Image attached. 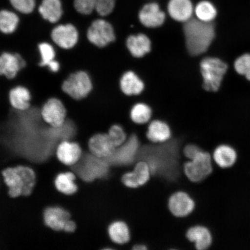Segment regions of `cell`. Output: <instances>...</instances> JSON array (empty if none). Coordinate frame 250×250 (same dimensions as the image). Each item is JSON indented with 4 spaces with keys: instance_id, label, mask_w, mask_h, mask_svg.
<instances>
[{
    "instance_id": "6da1fadb",
    "label": "cell",
    "mask_w": 250,
    "mask_h": 250,
    "mask_svg": "<svg viewBox=\"0 0 250 250\" xmlns=\"http://www.w3.org/2000/svg\"><path fill=\"white\" fill-rule=\"evenodd\" d=\"M1 174L10 198L29 196L33 192L37 183V174L30 166L18 165L8 167L3 169Z\"/></svg>"
},
{
    "instance_id": "7a4b0ae2",
    "label": "cell",
    "mask_w": 250,
    "mask_h": 250,
    "mask_svg": "<svg viewBox=\"0 0 250 250\" xmlns=\"http://www.w3.org/2000/svg\"><path fill=\"white\" fill-rule=\"evenodd\" d=\"M188 51L192 56H198L208 51L215 37L212 22H205L198 19H190L184 24Z\"/></svg>"
},
{
    "instance_id": "3957f363",
    "label": "cell",
    "mask_w": 250,
    "mask_h": 250,
    "mask_svg": "<svg viewBox=\"0 0 250 250\" xmlns=\"http://www.w3.org/2000/svg\"><path fill=\"white\" fill-rule=\"evenodd\" d=\"M111 165L106 159L93 155L89 151H83L80 161L70 167L81 182L90 184L106 179Z\"/></svg>"
},
{
    "instance_id": "277c9868",
    "label": "cell",
    "mask_w": 250,
    "mask_h": 250,
    "mask_svg": "<svg viewBox=\"0 0 250 250\" xmlns=\"http://www.w3.org/2000/svg\"><path fill=\"white\" fill-rule=\"evenodd\" d=\"M203 88L208 92H217L228 70V64L217 58L208 57L201 62Z\"/></svg>"
},
{
    "instance_id": "5b68a950",
    "label": "cell",
    "mask_w": 250,
    "mask_h": 250,
    "mask_svg": "<svg viewBox=\"0 0 250 250\" xmlns=\"http://www.w3.org/2000/svg\"><path fill=\"white\" fill-rule=\"evenodd\" d=\"M61 89L74 101H81L86 98L92 90L91 78L83 70L73 72L62 81Z\"/></svg>"
},
{
    "instance_id": "8992f818",
    "label": "cell",
    "mask_w": 250,
    "mask_h": 250,
    "mask_svg": "<svg viewBox=\"0 0 250 250\" xmlns=\"http://www.w3.org/2000/svg\"><path fill=\"white\" fill-rule=\"evenodd\" d=\"M183 168L189 180L193 183L201 182L212 173L210 155L202 150L194 158L186 162Z\"/></svg>"
},
{
    "instance_id": "52a82bcc",
    "label": "cell",
    "mask_w": 250,
    "mask_h": 250,
    "mask_svg": "<svg viewBox=\"0 0 250 250\" xmlns=\"http://www.w3.org/2000/svg\"><path fill=\"white\" fill-rule=\"evenodd\" d=\"M44 123L52 127H61L67 120V110L63 103L57 98H51L43 104L40 111Z\"/></svg>"
},
{
    "instance_id": "ba28073f",
    "label": "cell",
    "mask_w": 250,
    "mask_h": 250,
    "mask_svg": "<svg viewBox=\"0 0 250 250\" xmlns=\"http://www.w3.org/2000/svg\"><path fill=\"white\" fill-rule=\"evenodd\" d=\"M86 37L92 44L98 48H104L115 40L113 27L104 20L93 21L87 29Z\"/></svg>"
},
{
    "instance_id": "9c48e42d",
    "label": "cell",
    "mask_w": 250,
    "mask_h": 250,
    "mask_svg": "<svg viewBox=\"0 0 250 250\" xmlns=\"http://www.w3.org/2000/svg\"><path fill=\"white\" fill-rule=\"evenodd\" d=\"M138 137L132 134L123 145L115 149L111 157L106 159L111 166H126L132 164L139 151Z\"/></svg>"
},
{
    "instance_id": "30bf717a",
    "label": "cell",
    "mask_w": 250,
    "mask_h": 250,
    "mask_svg": "<svg viewBox=\"0 0 250 250\" xmlns=\"http://www.w3.org/2000/svg\"><path fill=\"white\" fill-rule=\"evenodd\" d=\"M79 37L76 27L71 23L58 25L51 32L52 42L59 48L64 50L74 48L79 42Z\"/></svg>"
},
{
    "instance_id": "8fae6325",
    "label": "cell",
    "mask_w": 250,
    "mask_h": 250,
    "mask_svg": "<svg viewBox=\"0 0 250 250\" xmlns=\"http://www.w3.org/2000/svg\"><path fill=\"white\" fill-rule=\"evenodd\" d=\"M43 222L47 227L56 232H64L71 219V212L61 206H49L43 212Z\"/></svg>"
},
{
    "instance_id": "7c38bea8",
    "label": "cell",
    "mask_w": 250,
    "mask_h": 250,
    "mask_svg": "<svg viewBox=\"0 0 250 250\" xmlns=\"http://www.w3.org/2000/svg\"><path fill=\"white\" fill-rule=\"evenodd\" d=\"M83 154L82 146L73 140L62 141L56 149V156L58 161L70 168L80 161Z\"/></svg>"
},
{
    "instance_id": "4fadbf2b",
    "label": "cell",
    "mask_w": 250,
    "mask_h": 250,
    "mask_svg": "<svg viewBox=\"0 0 250 250\" xmlns=\"http://www.w3.org/2000/svg\"><path fill=\"white\" fill-rule=\"evenodd\" d=\"M26 66V61L18 53L4 52L0 55V76L13 80Z\"/></svg>"
},
{
    "instance_id": "5bb4252c",
    "label": "cell",
    "mask_w": 250,
    "mask_h": 250,
    "mask_svg": "<svg viewBox=\"0 0 250 250\" xmlns=\"http://www.w3.org/2000/svg\"><path fill=\"white\" fill-rule=\"evenodd\" d=\"M116 146L107 133H97L90 137L87 150L97 157L107 159L114 154Z\"/></svg>"
},
{
    "instance_id": "9a60e30c",
    "label": "cell",
    "mask_w": 250,
    "mask_h": 250,
    "mask_svg": "<svg viewBox=\"0 0 250 250\" xmlns=\"http://www.w3.org/2000/svg\"><path fill=\"white\" fill-rule=\"evenodd\" d=\"M195 202L187 193L175 192L170 197L168 208L171 213L176 217H185L194 210Z\"/></svg>"
},
{
    "instance_id": "2e32d148",
    "label": "cell",
    "mask_w": 250,
    "mask_h": 250,
    "mask_svg": "<svg viewBox=\"0 0 250 250\" xmlns=\"http://www.w3.org/2000/svg\"><path fill=\"white\" fill-rule=\"evenodd\" d=\"M139 20L144 26L155 28L162 26L165 21V14L155 2L146 4L139 12Z\"/></svg>"
},
{
    "instance_id": "e0dca14e",
    "label": "cell",
    "mask_w": 250,
    "mask_h": 250,
    "mask_svg": "<svg viewBox=\"0 0 250 250\" xmlns=\"http://www.w3.org/2000/svg\"><path fill=\"white\" fill-rule=\"evenodd\" d=\"M77 175L71 170L62 171L57 174L54 181L56 189L62 195L76 194L79 189Z\"/></svg>"
},
{
    "instance_id": "ac0fdd59",
    "label": "cell",
    "mask_w": 250,
    "mask_h": 250,
    "mask_svg": "<svg viewBox=\"0 0 250 250\" xmlns=\"http://www.w3.org/2000/svg\"><path fill=\"white\" fill-rule=\"evenodd\" d=\"M8 99L11 107L18 111H26L30 107L31 95L26 87H14L9 90Z\"/></svg>"
},
{
    "instance_id": "d6986e66",
    "label": "cell",
    "mask_w": 250,
    "mask_h": 250,
    "mask_svg": "<svg viewBox=\"0 0 250 250\" xmlns=\"http://www.w3.org/2000/svg\"><path fill=\"white\" fill-rule=\"evenodd\" d=\"M167 9L173 20L184 23L191 19L193 12V5L190 0H170Z\"/></svg>"
},
{
    "instance_id": "ffe728a7",
    "label": "cell",
    "mask_w": 250,
    "mask_h": 250,
    "mask_svg": "<svg viewBox=\"0 0 250 250\" xmlns=\"http://www.w3.org/2000/svg\"><path fill=\"white\" fill-rule=\"evenodd\" d=\"M186 237L189 242L194 243L198 250L208 249L212 243V237L207 228L195 226L187 230Z\"/></svg>"
},
{
    "instance_id": "44dd1931",
    "label": "cell",
    "mask_w": 250,
    "mask_h": 250,
    "mask_svg": "<svg viewBox=\"0 0 250 250\" xmlns=\"http://www.w3.org/2000/svg\"><path fill=\"white\" fill-rule=\"evenodd\" d=\"M126 45L130 54L135 58H142L151 51V41L143 34L128 37Z\"/></svg>"
},
{
    "instance_id": "7402d4cb",
    "label": "cell",
    "mask_w": 250,
    "mask_h": 250,
    "mask_svg": "<svg viewBox=\"0 0 250 250\" xmlns=\"http://www.w3.org/2000/svg\"><path fill=\"white\" fill-rule=\"evenodd\" d=\"M39 12L45 21L51 23H57L62 15L61 0H43Z\"/></svg>"
},
{
    "instance_id": "603a6c76",
    "label": "cell",
    "mask_w": 250,
    "mask_h": 250,
    "mask_svg": "<svg viewBox=\"0 0 250 250\" xmlns=\"http://www.w3.org/2000/svg\"><path fill=\"white\" fill-rule=\"evenodd\" d=\"M121 88L125 95H139L145 88V84L133 71L125 73L121 79Z\"/></svg>"
},
{
    "instance_id": "cb8c5ba5",
    "label": "cell",
    "mask_w": 250,
    "mask_h": 250,
    "mask_svg": "<svg viewBox=\"0 0 250 250\" xmlns=\"http://www.w3.org/2000/svg\"><path fill=\"white\" fill-rule=\"evenodd\" d=\"M171 130L168 125L159 120L152 121L149 124L146 137L152 143H164L169 140Z\"/></svg>"
},
{
    "instance_id": "d4e9b609",
    "label": "cell",
    "mask_w": 250,
    "mask_h": 250,
    "mask_svg": "<svg viewBox=\"0 0 250 250\" xmlns=\"http://www.w3.org/2000/svg\"><path fill=\"white\" fill-rule=\"evenodd\" d=\"M107 233L111 241L118 245H124L130 239L129 228L124 221H117L110 224Z\"/></svg>"
},
{
    "instance_id": "484cf974",
    "label": "cell",
    "mask_w": 250,
    "mask_h": 250,
    "mask_svg": "<svg viewBox=\"0 0 250 250\" xmlns=\"http://www.w3.org/2000/svg\"><path fill=\"white\" fill-rule=\"evenodd\" d=\"M213 158L216 164L223 168L232 167L236 160V153L227 146H219L215 149Z\"/></svg>"
},
{
    "instance_id": "4316f807",
    "label": "cell",
    "mask_w": 250,
    "mask_h": 250,
    "mask_svg": "<svg viewBox=\"0 0 250 250\" xmlns=\"http://www.w3.org/2000/svg\"><path fill=\"white\" fill-rule=\"evenodd\" d=\"M20 18L14 12L8 10L0 11V32L9 35L17 30Z\"/></svg>"
},
{
    "instance_id": "83f0119b",
    "label": "cell",
    "mask_w": 250,
    "mask_h": 250,
    "mask_svg": "<svg viewBox=\"0 0 250 250\" xmlns=\"http://www.w3.org/2000/svg\"><path fill=\"white\" fill-rule=\"evenodd\" d=\"M195 11L197 18L205 22H212L217 15L214 5L208 1L199 2L196 6Z\"/></svg>"
},
{
    "instance_id": "f1b7e54d",
    "label": "cell",
    "mask_w": 250,
    "mask_h": 250,
    "mask_svg": "<svg viewBox=\"0 0 250 250\" xmlns=\"http://www.w3.org/2000/svg\"><path fill=\"white\" fill-rule=\"evenodd\" d=\"M152 111L148 105L144 103H138L134 105L130 112V117L134 123L144 124L149 121Z\"/></svg>"
},
{
    "instance_id": "f546056e",
    "label": "cell",
    "mask_w": 250,
    "mask_h": 250,
    "mask_svg": "<svg viewBox=\"0 0 250 250\" xmlns=\"http://www.w3.org/2000/svg\"><path fill=\"white\" fill-rule=\"evenodd\" d=\"M133 171L140 187L147 183L152 174L151 168L146 161L137 162Z\"/></svg>"
},
{
    "instance_id": "4dcf8cb0",
    "label": "cell",
    "mask_w": 250,
    "mask_h": 250,
    "mask_svg": "<svg viewBox=\"0 0 250 250\" xmlns=\"http://www.w3.org/2000/svg\"><path fill=\"white\" fill-rule=\"evenodd\" d=\"M38 49L41 57L39 65L40 67H46L50 62L55 59V49L51 43L47 42L39 43Z\"/></svg>"
},
{
    "instance_id": "1f68e13d",
    "label": "cell",
    "mask_w": 250,
    "mask_h": 250,
    "mask_svg": "<svg viewBox=\"0 0 250 250\" xmlns=\"http://www.w3.org/2000/svg\"><path fill=\"white\" fill-rule=\"evenodd\" d=\"M234 70L250 81V54H246L237 58L234 63Z\"/></svg>"
},
{
    "instance_id": "d6a6232c",
    "label": "cell",
    "mask_w": 250,
    "mask_h": 250,
    "mask_svg": "<svg viewBox=\"0 0 250 250\" xmlns=\"http://www.w3.org/2000/svg\"><path fill=\"white\" fill-rule=\"evenodd\" d=\"M107 133L116 148L123 145L127 140L126 133L123 127L119 125H112Z\"/></svg>"
},
{
    "instance_id": "836d02e7",
    "label": "cell",
    "mask_w": 250,
    "mask_h": 250,
    "mask_svg": "<svg viewBox=\"0 0 250 250\" xmlns=\"http://www.w3.org/2000/svg\"><path fill=\"white\" fill-rule=\"evenodd\" d=\"M10 2L12 7L24 14L31 13L36 7L35 0H10Z\"/></svg>"
},
{
    "instance_id": "e575fe53",
    "label": "cell",
    "mask_w": 250,
    "mask_h": 250,
    "mask_svg": "<svg viewBox=\"0 0 250 250\" xmlns=\"http://www.w3.org/2000/svg\"><path fill=\"white\" fill-rule=\"evenodd\" d=\"M74 7L78 13L88 15L95 10V0H74Z\"/></svg>"
},
{
    "instance_id": "d590c367",
    "label": "cell",
    "mask_w": 250,
    "mask_h": 250,
    "mask_svg": "<svg viewBox=\"0 0 250 250\" xmlns=\"http://www.w3.org/2000/svg\"><path fill=\"white\" fill-rule=\"evenodd\" d=\"M115 0H95V10L102 17H105L114 10Z\"/></svg>"
},
{
    "instance_id": "8d00e7d4",
    "label": "cell",
    "mask_w": 250,
    "mask_h": 250,
    "mask_svg": "<svg viewBox=\"0 0 250 250\" xmlns=\"http://www.w3.org/2000/svg\"><path fill=\"white\" fill-rule=\"evenodd\" d=\"M121 181L125 186L129 188H137L140 187L133 171L125 173L121 178Z\"/></svg>"
},
{
    "instance_id": "74e56055",
    "label": "cell",
    "mask_w": 250,
    "mask_h": 250,
    "mask_svg": "<svg viewBox=\"0 0 250 250\" xmlns=\"http://www.w3.org/2000/svg\"><path fill=\"white\" fill-rule=\"evenodd\" d=\"M202 151V149L195 145H187L183 149V154L187 159L189 160L194 158L198 153Z\"/></svg>"
},
{
    "instance_id": "f35d334b",
    "label": "cell",
    "mask_w": 250,
    "mask_h": 250,
    "mask_svg": "<svg viewBox=\"0 0 250 250\" xmlns=\"http://www.w3.org/2000/svg\"><path fill=\"white\" fill-rule=\"evenodd\" d=\"M46 67L52 73H56L61 69V64L57 60L54 59V60L50 62Z\"/></svg>"
},
{
    "instance_id": "ab89813d",
    "label": "cell",
    "mask_w": 250,
    "mask_h": 250,
    "mask_svg": "<svg viewBox=\"0 0 250 250\" xmlns=\"http://www.w3.org/2000/svg\"><path fill=\"white\" fill-rule=\"evenodd\" d=\"M134 250H147V247L143 244H137L133 247Z\"/></svg>"
}]
</instances>
